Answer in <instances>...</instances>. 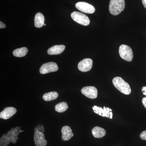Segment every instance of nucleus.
<instances>
[{"instance_id":"obj_22","label":"nucleus","mask_w":146,"mask_h":146,"mask_svg":"<svg viewBox=\"0 0 146 146\" xmlns=\"http://www.w3.org/2000/svg\"><path fill=\"white\" fill-rule=\"evenodd\" d=\"M6 27L5 24L2 22H0V29H4Z\"/></svg>"},{"instance_id":"obj_12","label":"nucleus","mask_w":146,"mask_h":146,"mask_svg":"<svg viewBox=\"0 0 146 146\" xmlns=\"http://www.w3.org/2000/svg\"><path fill=\"white\" fill-rule=\"evenodd\" d=\"M17 112V110L13 107L5 108L0 113V118L7 120L13 116Z\"/></svg>"},{"instance_id":"obj_10","label":"nucleus","mask_w":146,"mask_h":146,"mask_svg":"<svg viewBox=\"0 0 146 146\" xmlns=\"http://www.w3.org/2000/svg\"><path fill=\"white\" fill-rule=\"evenodd\" d=\"M81 93L85 96L90 99H95L98 96V90L93 86H87L81 89Z\"/></svg>"},{"instance_id":"obj_2","label":"nucleus","mask_w":146,"mask_h":146,"mask_svg":"<svg viewBox=\"0 0 146 146\" xmlns=\"http://www.w3.org/2000/svg\"><path fill=\"white\" fill-rule=\"evenodd\" d=\"M112 83L115 88L122 94L129 95L131 93V89L129 84L121 78L120 77L114 78L112 80Z\"/></svg>"},{"instance_id":"obj_3","label":"nucleus","mask_w":146,"mask_h":146,"mask_svg":"<svg viewBox=\"0 0 146 146\" xmlns=\"http://www.w3.org/2000/svg\"><path fill=\"white\" fill-rule=\"evenodd\" d=\"M125 0H110L109 5L110 12L114 16L119 14L125 8Z\"/></svg>"},{"instance_id":"obj_11","label":"nucleus","mask_w":146,"mask_h":146,"mask_svg":"<svg viewBox=\"0 0 146 146\" xmlns=\"http://www.w3.org/2000/svg\"><path fill=\"white\" fill-rule=\"evenodd\" d=\"M93 64V60L91 58H85L79 63L78 67V70L81 72H87L91 70Z\"/></svg>"},{"instance_id":"obj_5","label":"nucleus","mask_w":146,"mask_h":146,"mask_svg":"<svg viewBox=\"0 0 146 146\" xmlns=\"http://www.w3.org/2000/svg\"><path fill=\"white\" fill-rule=\"evenodd\" d=\"M71 17L74 21L83 26H88L90 23V19L83 13L78 11H74L71 14Z\"/></svg>"},{"instance_id":"obj_19","label":"nucleus","mask_w":146,"mask_h":146,"mask_svg":"<svg viewBox=\"0 0 146 146\" xmlns=\"http://www.w3.org/2000/svg\"><path fill=\"white\" fill-rule=\"evenodd\" d=\"M68 108V106L65 102H61L55 106V110L56 112L62 113L66 111Z\"/></svg>"},{"instance_id":"obj_23","label":"nucleus","mask_w":146,"mask_h":146,"mask_svg":"<svg viewBox=\"0 0 146 146\" xmlns=\"http://www.w3.org/2000/svg\"><path fill=\"white\" fill-rule=\"evenodd\" d=\"M142 102H143V105L145 106V107L146 108V98H144L142 100Z\"/></svg>"},{"instance_id":"obj_16","label":"nucleus","mask_w":146,"mask_h":146,"mask_svg":"<svg viewBox=\"0 0 146 146\" xmlns=\"http://www.w3.org/2000/svg\"><path fill=\"white\" fill-rule=\"evenodd\" d=\"M92 133L93 136L96 138H102L105 136L106 131L102 128L96 126L92 129Z\"/></svg>"},{"instance_id":"obj_18","label":"nucleus","mask_w":146,"mask_h":146,"mask_svg":"<svg viewBox=\"0 0 146 146\" xmlns=\"http://www.w3.org/2000/svg\"><path fill=\"white\" fill-rule=\"evenodd\" d=\"M28 52V50L26 47L18 48L14 50L13 52V55L16 57H21L25 56Z\"/></svg>"},{"instance_id":"obj_13","label":"nucleus","mask_w":146,"mask_h":146,"mask_svg":"<svg viewBox=\"0 0 146 146\" xmlns=\"http://www.w3.org/2000/svg\"><path fill=\"white\" fill-rule=\"evenodd\" d=\"M62 139L63 141H68L74 136L72 129L68 126H64L61 129Z\"/></svg>"},{"instance_id":"obj_20","label":"nucleus","mask_w":146,"mask_h":146,"mask_svg":"<svg viewBox=\"0 0 146 146\" xmlns=\"http://www.w3.org/2000/svg\"><path fill=\"white\" fill-rule=\"evenodd\" d=\"M140 138L143 140L146 141V130L144 131L141 133Z\"/></svg>"},{"instance_id":"obj_8","label":"nucleus","mask_w":146,"mask_h":146,"mask_svg":"<svg viewBox=\"0 0 146 146\" xmlns=\"http://www.w3.org/2000/svg\"><path fill=\"white\" fill-rule=\"evenodd\" d=\"M58 66L54 62H48L42 65L39 70V72L42 74L50 72H55L58 70Z\"/></svg>"},{"instance_id":"obj_14","label":"nucleus","mask_w":146,"mask_h":146,"mask_svg":"<svg viewBox=\"0 0 146 146\" xmlns=\"http://www.w3.org/2000/svg\"><path fill=\"white\" fill-rule=\"evenodd\" d=\"M65 46L63 45H55L48 50V53L50 55H57L64 51Z\"/></svg>"},{"instance_id":"obj_9","label":"nucleus","mask_w":146,"mask_h":146,"mask_svg":"<svg viewBox=\"0 0 146 146\" xmlns=\"http://www.w3.org/2000/svg\"><path fill=\"white\" fill-rule=\"evenodd\" d=\"M93 109L94 112L103 117L112 119L113 114L112 112V109L109 108L104 107L103 108L101 107H98L96 106H94L93 107Z\"/></svg>"},{"instance_id":"obj_1","label":"nucleus","mask_w":146,"mask_h":146,"mask_svg":"<svg viewBox=\"0 0 146 146\" xmlns=\"http://www.w3.org/2000/svg\"><path fill=\"white\" fill-rule=\"evenodd\" d=\"M21 127L12 128L7 134H4L0 139V146H7L11 142L15 144L18 140V136L21 133Z\"/></svg>"},{"instance_id":"obj_15","label":"nucleus","mask_w":146,"mask_h":146,"mask_svg":"<svg viewBox=\"0 0 146 146\" xmlns=\"http://www.w3.org/2000/svg\"><path fill=\"white\" fill-rule=\"evenodd\" d=\"M45 18L42 13H37L35 17V26L36 28L42 27L44 24Z\"/></svg>"},{"instance_id":"obj_6","label":"nucleus","mask_w":146,"mask_h":146,"mask_svg":"<svg viewBox=\"0 0 146 146\" xmlns=\"http://www.w3.org/2000/svg\"><path fill=\"white\" fill-rule=\"evenodd\" d=\"M76 7L82 12L89 14H92L96 11L94 6L84 2H79L76 3Z\"/></svg>"},{"instance_id":"obj_4","label":"nucleus","mask_w":146,"mask_h":146,"mask_svg":"<svg viewBox=\"0 0 146 146\" xmlns=\"http://www.w3.org/2000/svg\"><path fill=\"white\" fill-rule=\"evenodd\" d=\"M119 54L124 60L130 62L133 58V53L131 48L126 45H121L119 48Z\"/></svg>"},{"instance_id":"obj_24","label":"nucleus","mask_w":146,"mask_h":146,"mask_svg":"<svg viewBox=\"0 0 146 146\" xmlns=\"http://www.w3.org/2000/svg\"><path fill=\"white\" fill-rule=\"evenodd\" d=\"M142 91L144 95L146 96V86H143L142 89Z\"/></svg>"},{"instance_id":"obj_7","label":"nucleus","mask_w":146,"mask_h":146,"mask_svg":"<svg viewBox=\"0 0 146 146\" xmlns=\"http://www.w3.org/2000/svg\"><path fill=\"white\" fill-rule=\"evenodd\" d=\"M45 135L43 132L39 131L37 127L34 129V140L36 146H46V140L44 139Z\"/></svg>"},{"instance_id":"obj_17","label":"nucleus","mask_w":146,"mask_h":146,"mask_svg":"<svg viewBox=\"0 0 146 146\" xmlns=\"http://www.w3.org/2000/svg\"><path fill=\"white\" fill-rule=\"evenodd\" d=\"M58 94L56 91H52L44 94L43 99L45 101H51L57 99Z\"/></svg>"},{"instance_id":"obj_25","label":"nucleus","mask_w":146,"mask_h":146,"mask_svg":"<svg viewBox=\"0 0 146 146\" xmlns=\"http://www.w3.org/2000/svg\"><path fill=\"white\" fill-rule=\"evenodd\" d=\"M142 3L145 8L146 9V0H142Z\"/></svg>"},{"instance_id":"obj_21","label":"nucleus","mask_w":146,"mask_h":146,"mask_svg":"<svg viewBox=\"0 0 146 146\" xmlns=\"http://www.w3.org/2000/svg\"><path fill=\"white\" fill-rule=\"evenodd\" d=\"M38 130L40 131H41L42 132H44V126L43 125L41 124H39V125L36 126Z\"/></svg>"}]
</instances>
